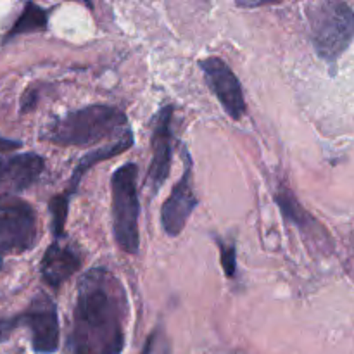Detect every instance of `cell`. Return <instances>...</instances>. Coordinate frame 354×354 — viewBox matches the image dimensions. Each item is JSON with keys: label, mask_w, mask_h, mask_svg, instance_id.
<instances>
[{"label": "cell", "mask_w": 354, "mask_h": 354, "mask_svg": "<svg viewBox=\"0 0 354 354\" xmlns=\"http://www.w3.org/2000/svg\"><path fill=\"white\" fill-rule=\"evenodd\" d=\"M128 299L120 280L106 268L82 277L73 313L75 354H120L124 346Z\"/></svg>", "instance_id": "1"}, {"label": "cell", "mask_w": 354, "mask_h": 354, "mask_svg": "<svg viewBox=\"0 0 354 354\" xmlns=\"http://www.w3.org/2000/svg\"><path fill=\"white\" fill-rule=\"evenodd\" d=\"M127 114L118 107L88 106L57 118L41 131V140L61 147H88L102 140H118L128 131Z\"/></svg>", "instance_id": "2"}, {"label": "cell", "mask_w": 354, "mask_h": 354, "mask_svg": "<svg viewBox=\"0 0 354 354\" xmlns=\"http://www.w3.org/2000/svg\"><path fill=\"white\" fill-rule=\"evenodd\" d=\"M315 50L328 64H335L354 40V10L348 3L315 2L306 7Z\"/></svg>", "instance_id": "3"}, {"label": "cell", "mask_w": 354, "mask_h": 354, "mask_svg": "<svg viewBox=\"0 0 354 354\" xmlns=\"http://www.w3.org/2000/svg\"><path fill=\"white\" fill-rule=\"evenodd\" d=\"M111 192H113L114 239L121 251L128 252V254H137L138 248H140L137 165L127 162L114 171L113 178H111Z\"/></svg>", "instance_id": "4"}, {"label": "cell", "mask_w": 354, "mask_h": 354, "mask_svg": "<svg viewBox=\"0 0 354 354\" xmlns=\"http://www.w3.org/2000/svg\"><path fill=\"white\" fill-rule=\"evenodd\" d=\"M38 242L37 213L26 201L0 196V254H19Z\"/></svg>", "instance_id": "5"}, {"label": "cell", "mask_w": 354, "mask_h": 354, "mask_svg": "<svg viewBox=\"0 0 354 354\" xmlns=\"http://www.w3.org/2000/svg\"><path fill=\"white\" fill-rule=\"evenodd\" d=\"M19 325L31 332V348L38 354H52L59 348V320L55 304L47 294H38L26 311L17 315Z\"/></svg>", "instance_id": "6"}, {"label": "cell", "mask_w": 354, "mask_h": 354, "mask_svg": "<svg viewBox=\"0 0 354 354\" xmlns=\"http://www.w3.org/2000/svg\"><path fill=\"white\" fill-rule=\"evenodd\" d=\"M207 85L214 92L216 99L234 120H241L245 114V100L239 78L232 71L230 66L220 57H207L199 62Z\"/></svg>", "instance_id": "7"}, {"label": "cell", "mask_w": 354, "mask_h": 354, "mask_svg": "<svg viewBox=\"0 0 354 354\" xmlns=\"http://www.w3.org/2000/svg\"><path fill=\"white\" fill-rule=\"evenodd\" d=\"M183 161H185V171L178 183L173 187L171 194L165 201L161 209L162 228L169 237H176L182 234L194 207L197 206V197L192 187V161H190L187 149H183Z\"/></svg>", "instance_id": "8"}, {"label": "cell", "mask_w": 354, "mask_h": 354, "mask_svg": "<svg viewBox=\"0 0 354 354\" xmlns=\"http://www.w3.org/2000/svg\"><path fill=\"white\" fill-rule=\"evenodd\" d=\"M171 118L173 107L166 106L158 113V116L152 121V159L147 173V185L151 187L152 192L158 194L162 187L165 180L168 178L169 169H171Z\"/></svg>", "instance_id": "9"}, {"label": "cell", "mask_w": 354, "mask_h": 354, "mask_svg": "<svg viewBox=\"0 0 354 354\" xmlns=\"http://www.w3.org/2000/svg\"><path fill=\"white\" fill-rule=\"evenodd\" d=\"M44 166V159L33 152L14 156L3 166L2 176H0V190L9 196L23 192L40 178Z\"/></svg>", "instance_id": "10"}, {"label": "cell", "mask_w": 354, "mask_h": 354, "mask_svg": "<svg viewBox=\"0 0 354 354\" xmlns=\"http://www.w3.org/2000/svg\"><path fill=\"white\" fill-rule=\"evenodd\" d=\"M80 258L69 248H62L57 242L45 251L41 259V279L52 289H59L68 279H71L80 270Z\"/></svg>", "instance_id": "11"}, {"label": "cell", "mask_w": 354, "mask_h": 354, "mask_svg": "<svg viewBox=\"0 0 354 354\" xmlns=\"http://www.w3.org/2000/svg\"><path fill=\"white\" fill-rule=\"evenodd\" d=\"M131 145H133V135H131V131L128 130L127 133H124L123 137L118 138V140L111 142V144L107 145H102V147L95 149L93 152H88L86 156H83L82 161L76 165L75 171H73L68 189H66L61 196H55V199H57L61 204H64V206H69V199H71L73 194L76 192V187L80 185V180L85 176V173L88 171L92 166H95L97 162L100 161H106V159L114 158V156L121 154V152L128 151Z\"/></svg>", "instance_id": "12"}, {"label": "cell", "mask_w": 354, "mask_h": 354, "mask_svg": "<svg viewBox=\"0 0 354 354\" xmlns=\"http://www.w3.org/2000/svg\"><path fill=\"white\" fill-rule=\"evenodd\" d=\"M44 30H47V12L41 7H38L37 3L28 2L3 40H10V38L17 37V35L35 33V31Z\"/></svg>", "instance_id": "13"}, {"label": "cell", "mask_w": 354, "mask_h": 354, "mask_svg": "<svg viewBox=\"0 0 354 354\" xmlns=\"http://www.w3.org/2000/svg\"><path fill=\"white\" fill-rule=\"evenodd\" d=\"M277 201H279L283 214H286L287 218H290L296 225H299L301 228H306L308 225H313V220H311L306 214V211L297 204V201L294 199L292 192H290L289 189H280V192L277 194Z\"/></svg>", "instance_id": "14"}, {"label": "cell", "mask_w": 354, "mask_h": 354, "mask_svg": "<svg viewBox=\"0 0 354 354\" xmlns=\"http://www.w3.org/2000/svg\"><path fill=\"white\" fill-rule=\"evenodd\" d=\"M169 346L168 341H166V335L162 334L161 328L152 332L147 337V342H145L144 349H142L140 354H168Z\"/></svg>", "instance_id": "15"}, {"label": "cell", "mask_w": 354, "mask_h": 354, "mask_svg": "<svg viewBox=\"0 0 354 354\" xmlns=\"http://www.w3.org/2000/svg\"><path fill=\"white\" fill-rule=\"evenodd\" d=\"M218 245H220L221 266H223L228 279H234L235 272H237V263H235V245L225 244V242L221 241H218Z\"/></svg>", "instance_id": "16"}, {"label": "cell", "mask_w": 354, "mask_h": 354, "mask_svg": "<svg viewBox=\"0 0 354 354\" xmlns=\"http://www.w3.org/2000/svg\"><path fill=\"white\" fill-rule=\"evenodd\" d=\"M17 327H21L17 315L12 318H0V344H2L3 341H7Z\"/></svg>", "instance_id": "17"}, {"label": "cell", "mask_w": 354, "mask_h": 354, "mask_svg": "<svg viewBox=\"0 0 354 354\" xmlns=\"http://www.w3.org/2000/svg\"><path fill=\"white\" fill-rule=\"evenodd\" d=\"M19 147H21V142L9 140V138L0 137V152H9V151H14V149H19Z\"/></svg>", "instance_id": "18"}, {"label": "cell", "mask_w": 354, "mask_h": 354, "mask_svg": "<svg viewBox=\"0 0 354 354\" xmlns=\"http://www.w3.org/2000/svg\"><path fill=\"white\" fill-rule=\"evenodd\" d=\"M3 166H6V162L2 161V159H0V176H2V171H3Z\"/></svg>", "instance_id": "19"}, {"label": "cell", "mask_w": 354, "mask_h": 354, "mask_svg": "<svg viewBox=\"0 0 354 354\" xmlns=\"http://www.w3.org/2000/svg\"><path fill=\"white\" fill-rule=\"evenodd\" d=\"M0 268H2V259H0Z\"/></svg>", "instance_id": "20"}]
</instances>
